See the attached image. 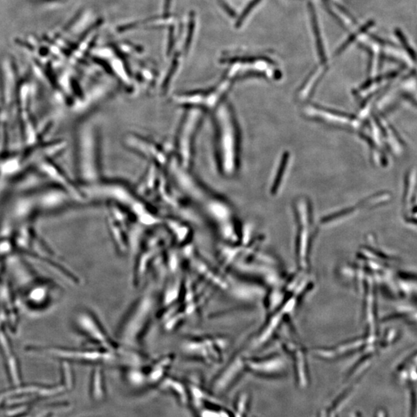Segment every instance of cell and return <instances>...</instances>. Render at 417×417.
<instances>
[{
    "label": "cell",
    "instance_id": "obj_18",
    "mask_svg": "<svg viewBox=\"0 0 417 417\" xmlns=\"http://www.w3.org/2000/svg\"><path fill=\"white\" fill-rule=\"evenodd\" d=\"M261 0H252L251 2L248 4V6H246L245 8L243 11L242 14H241V17H239V19H237V23H236V27H241L242 23H243V21L246 19V17L250 14L251 10L255 7L260 2H261Z\"/></svg>",
    "mask_w": 417,
    "mask_h": 417
},
{
    "label": "cell",
    "instance_id": "obj_20",
    "mask_svg": "<svg viewBox=\"0 0 417 417\" xmlns=\"http://www.w3.org/2000/svg\"><path fill=\"white\" fill-rule=\"evenodd\" d=\"M221 5L224 6V9H225L226 11L227 12L228 14L230 16H234V13H233V10L229 7V6L225 3V2H221Z\"/></svg>",
    "mask_w": 417,
    "mask_h": 417
},
{
    "label": "cell",
    "instance_id": "obj_15",
    "mask_svg": "<svg viewBox=\"0 0 417 417\" xmlns=\"http://www.w3.org/2000/svg\"><path fill=\"white\" fill-rule=\"evenodd\" d=\"M162 387L163 389H171L172 390L174 391L175 393L179 395L181 401L183 403H186L187 401V395H186L184 386L180 382L172 379H166L162 382Z\"/></svg>",
    "mask_w": 417,
    "mask_h": 417
},
{
    "label": "cell",
    "instance_id": "obj_6",
    "mask_svg": "<svg viewBox=\"0 0 417 417\" xmlns=\"http://www.w3.org/2000/svg\"><path fill=\"white\" fill-rule=\"evenodd\" d=\"M77 324L80 330L100 348L113 352H119L124 349L119 342L113 340L102 324L92 313L89 312L80 313L77 316Z\"/></svg>",
    "mask_w": 417,
    "mask_h": 417
},
{
    "label": "cell",
    "instance_id": "obj_7",
    "mask_svg": "<svg viewBox=\"0 0 417 417\" xmlns=\"http://www.w3.org/2000/svg\"><path fill=\"white\" fill-rule=\"evenodd\" d=\"M124 145L128 149L149 160L151 164L165 170L173 153H170L156 141L139 136L129 134L124 138Z\"/></svg>",
    "mask_w": 417,
    "mask_h": 417
},
{
    "label": "cell",
    "instance_id": "obj_17",
    "mask_svg": "<svg viewBox=\"0 0 417 417\" xmlns=\"http://www.w3.org/2000/svg\"><path fill=\"white\" fill-rule=\"evenodd\" d=\"M94 389L93 394L95 398L100 400L103 396L102 391V371L100 368H96L94 372Z\"/></svg>",
    "mask_w": 417,
    "mask_h": 417
},
{
    "label": "cell",
    "instance_id": "obj_16",
    "mask_svg": "<svg viewBox=\"0 0 417 417\" xmlns=\"http://www.w3.org/2000/svg\"><path fill=\"white\" fill-rule=\"evenodd\" d=\"M373 25H374V22H373V21H369V22H368L366 24H365L363 27H362L361 28H360V30H358V32L355 33L353 35H351V36H349V38H348V40H346V41L345 42V43H343L339 48H338L335 54H340L341 53H342V52H343V51H344L345 50H346V48H347V47H348L351 43H352V42H354L356 40V38H357L358 36H360L361 34L366 32V30L371 28Z\"/></svg>",
    "mask_w": 417,
    "mask_h": 417
},
{
    "label": "cell",
    "instance_id": "obj_5",
    "mask_svg": "<svg viewBox=\"0 0 417 417\" xmlns=\"http://www.w3.org/2000/svg\"><path fill=\"white\" fill-rule=\"evenodd\" d=\"M231 86L232 81L226 80L208 90L175 94L172 98V101L176 105L185 108L195 107L205 112H212L226 100V96Z\"/></svg>",
    "mask_w": 417,
    "mask_h": 417
},
{
    "label": "cell",
    "instance_id": "obj_21",
    "mask_svg": "<svg viewBox=\"0 0 417 417\" xmlns=\"http://www.w3.org/2000/svg\"><path fill=\"white\" fill-rule=\"evenodd\" d=\"M170 2H171V0H166V5H165V8H166V10H167V8L169 7V5H170Z\"/></svg>",
    "mask_w": 417,
    "mask_h": 417
},
{
    "label": "cell",
    "instance_id": "obj_4",
    "mask_svg": "<svg viewBox=\"0 0 417 417\" xmlns=\"http://www.w3.org/2000/svg\"><path fill=\"white\" fill-rule=\"evenodd\" d=\"M186 109L179 124L173 153L182 166L190 169L193 161L195 140L206 112L195 107Z\"/></svg>",
    "mask_w": 417,
    "mask_h": 417
},
{
    "label": "cell",
    "instance_id": "obj_8",
    "mask_svg": "<svg viewBox=\"0 0 417 417\" xmlns=\"http://www.w3.org/2000/svg\"><path fill=\"white\" fill-rule=\"evenodd\" d=\"M304 113L307 117H309L311 119H317L340 128H349L359 132V128L361 127V123L356 118L349 116L344 113L331 111L318 106H307L304 110Z\"/></svg>",
    "mask_w": 417,
    "mask_h": 417
},
{
    "label": "cell",
    "instance_id": "obj_19",
    "mask_svg": "<svg viewBox=\"0 0 417 417\" xmlns=\"http://www.w3.org/2000/svg\"><path fill=\"white\" fill-rule=\"evenodd\" d=\"M194 25H195V22H194V18H192V19H191V21H190V28H189L188 37H187V40H186V51H188L189 48H190V42H191V39H192V34H193L194 27H195Z\"/></svg>",
    "mask_w": 417,
    "mask_h": 417
},
{
    "label": "cell",
    "instance_id": "obj_12",
    "mask_svg": "<svg viewBox=\"0 0 417 417\" xmlns=\"http://www.w3.org/2000/svg\"><path fill=\"white\" fill-rule=\"evenodd\" d=\"M291 161V155L288 153H284L280 158V162L278 164L271 182V192L272 195L278 194L283 186L286 176L288 175Z\"/></svg>",
    "mask_w": 417,
    "mask_h": 417
},
{
    "label": "cell",
    "instance_id": "obj_2",
    "mask_svg": "<svg viewBox=\"0 0 417 417\" xmlns=\"http://www.w3.org/2000/svg\"><path fill=\"white\" fill-rule=\"evenodd\" d=\"M78 139L80 175L85 186L102 179V147L98 124L88 120L83 124Z\"/></svg>",
    "mask_w": 417,
    "mask_h": 417
},
{
    "label": "cell",
    "instance_id": "obj_13",
    "mask_svg": "<svg viewBox=\"0 0 417 417\" xmlns=\"http://www.w3.org/2000/svg\"><path fill=\"white\" fill-rule=\"evenodd\" d=\"M174 359H175L174 355L169 354V355L163 356L158 362H156V364L153 365L149 376H148L149 382H156L158 381L165 374V372L168 370L169 366L171 365Z\"/></svg>",
    "mask_w": 417,
    "mask_h": 417
},
{
    "label": "cell",
    "instance_id": "obj_11",
    "mask_svg": "<svg viewBox=\"0 0 417 417\" xmlns=\"http://www.w3.org/2000/svg\"><path fill=\"white\" fill-rule=\"evenodd\" d=\"M162 224H165L168 231L173 236L177 243L182 245L187 243L192 233L188 226L173 218L163 220Z\"/></svg>",
    "mask_w": 417,
    "mask_h": 417
},
{
    "label": "cell",
    "instance_id": "obj_9",
    "mask_svg": "<svg viewBox=\"0 0 417 417\" xmlns=\"http://www.w3.org/2000/svg\"><path fill=\"white\" fill-rule=\"evenodd\" d=\"M165 244L161 237H153L149 239L141 249L134 270V285L139 286L151 263L164 251Z\"/></svg>",
    "mask_w": 417,
    "mask_h": 417
},
{
    "label": "cell",
    "instance_id": "obj_14",
    "mask_svg": "<svg viewBox=\"0 0 417 417\" xmlns=\"http://www.w3.org/2000/svg\"><path fill=\"white\" fill-rule=\"evenodd\" d=\"M311 9V15H312V28L316 38V43H317V49H318V56L321 59V62L325 64L326 62V56H325V49H324L323 43L321 37L319 26H318V19L316 16L315 11L312 3L309 4Z\"/></svg>",
    "mask_w": 417,
    "mask_h": 417
},
{
    "label": "cell",
    "instance_id": "obj_1",
    "mask_svg": "<svg viewBox=\"0 0 417 417\" xmlns=\"http://www.w3.org/2000/svg\"><path fill=\"white\" fill-rule=\"evenodd\" d=\"M212 113L219 171L224 177L232 178L240 166L241 137L235 113L226 100Z\"/></svg>",
    "mask_w": 417,
    "mask_h": 417
},
{
    "label": "cell",
    "instance_id": "obj_3",
    "mask_svg": "<svg viewBox=\"0 0 417 417\" xmlns=\"http://www.w3.org/2000/svg\"><path fill=\"white\" fill-rule=\"evenodd\" d=\"M156 305L153 292H147L138 299L124 319L119 331V338L124 347L137 345L149 327Z\"/></svg>",
    "mask_w": 417,
    "mask_h": 417
},
{
    "label": "cell",
    "instance_id": "obj_10",
    "mask_svg": "<svg viewBox=\"0 0 417 417\" xmlns=\"http://www.w3.org/2000/svg\"><path fill=\"white\" fill-rule=\"evenodd\" d=\"M218 341L204 336L191 337L181 345L183 353L210 363L218 356Z\"/></svg>",
    "mask_w": 417,
    "mask_h": 417
}]
</instances>
